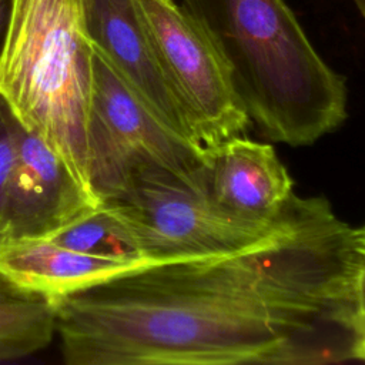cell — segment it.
Instances as JSON below:
<instances>
[{"mask_svg":"<svg viewBox=\"0 0 365 365\" xmlns=\"http://www.w3.org/2000/svg\"><path fill=\"white\" fill-rule=\"evenodd\" d=\"M349 227L308 197L278 235L232 254L150 262L56 301L68 365L327 361L325 327L345 312Z\"/></svg>","mask_w":365,"mask_h":365,"instance_id":"6da1fadb","label":"cell"},{"mask_svg":"<svg viewBox=\"0 0 365 365\" xmlns=\"http://www.w3.org/2000/svg\"><path fill=\"white\" fill-rule=\"evenodd\" d=\"M145 264L150 262L87 254L48 237L0 241V272L16 285L53 299Z\"/></svg>","mask_w":365,"mask_h":365,"instance_id":"30bf717a","label":"cell"},{"mask_svg":"<svg viewBox=\"0 0 365 365\" xmlns=\"http://www.w3.org/2000/svg\"><path fill=\"white\" fill-rule=\"evenodd\" d=\"M13 9H14V0H0V61L6 48V43L10 31Z\"/></svg>","mask_w":365,"mask_h":365,"instance_id":"9a60e30c","label":"cell"},{"mask_svg":"<svg viewBox=\"0 0 365 365\" xmlns=\"http://www.w3.org/2000/svg\"><path fill=\"white\" fill-rule=\"evenodd\" d=\"M48 238L64 247L98 257L150 262L138 254L127 228L106 204H100Z\"/></svg>","mask_w":365,"mask_h":365,"instance_id":"7c38bea8","label":"cell"},{"mask_svg":"<svg viewBox=\"0 0 365 365\" xmlns=\"http://www.w3.org/2000/svg\"><path fill=\"white\" fill-rule=\"evenodd\" d=\"M212 200L251 220L279 217L295 197L294 181L272 145L244 134L227 140L208 167Z\"/></svg>","mask_w":365,"mask_h":365,"instance_id":"9c48e42d","label":"cell"},{"mask_svg":"<svg viewBox=\"0 0 365 365\" xmlns=\"http://www.w3.org/2000/svg\"><path fill=\"white\" fill-rule=\"evenodd\" d=\"M86 147L88 188L100 204L118 197L144 164L208 185L202 155L164 127L96 50Z\"/></svg>","mask_w":365,"mask_h":365,"instance_id":"5b68a950","label":"cell"},{"mask_svg":"<svg viewBox=\"0 0 365 365\" xmlns=\"http://www.w3.org/2000/svg\"><path fill=\"white\" fill-rule=\"evenodd\" d=\"M307 198L295 194L274 220H251L218 205L208 185L191 184L171 171L144 164L124 191L101 204L121 220L138 254L150 261L232 254L285 231Z\"/></svg>","mask_w":365,"mask_h":365,"instance_id":"277c9868","label":"cell"},{"mask_svg":"<svg viewBox=\"0 0 365 365\" xmlns=\"http://www.w3.org/2000/svg\"><path fill=\"white\" fill-rule=\"evenodd\" d=\"M345 312L351 332L365 325V224L351 228L345 258Z\"/></svg>","mask_w":365,"mask_h":365,"instance_id":"4fadbf2b","label":"cell"},{"mask_svg":"<svg viewBox=\"0 0 365 365\" xmlns=\"http://www.w3.org/2000/svg\"><path fill=\"white\" fill-rule=\"evenodd\" d=\"M349 356L365 362V325L358 327L352 331L349 344Z\"/></svg>","mask_w":365,"mask_h":365,"instance_id":"2e32d148","label":"cell"},{"mask_svg":"<svg viewBox=\"0 0 365 365\" xmlns=\"http://www.w3.org/2000/svg\"><path fill=\"white\" fill-rule=\"evenodd\" d=\"M56 335V301L0 272V362L44 349Z\"/></svg>","mask_w":365,"mask_h":365,"instance_id":"8fae6325","label":"cell"},{"mask_svg":"<svg viewBox=\"0 0 365 365\" xmlns=\"http://www.w3.org/2000/svg\"><path fill=\"white\" fill-rule=\"evenodd\" d=\"M84 21L93 48L164 127L201 154L134 0H84Z\"/></svg>","mask_w":365,"mask_h":365,"instance_id":"ba28073f","label":"cell"},{"mask_svg":"<svg viewBox=\"0 0 365 365\" xmlns=\"http://www.w3.org/2000/svg\"><path fill=\"white\" fill-rule=\"evenodd\" d=\"M93 57L84 0H14L0 61V96L19 123L58 154L87 188Z\"/></svg>","mask_w":365,"mask_h":365,"instance_id":"3957f363","label":"cell"},{"mask_svg":"<svg viewBox=\"0 0 365 365\" xmlns=\"http://www.w3.org/2000/svg\"><path fill=\"white\" fill-rule=\"evenodd\" d=\"M98 205L61 157L19 123L0 211V241L48 237Z\"/></svg>","mask_w":365,"mask_h":365,"instance_id":"52a82bcc","label":"cell"},{"mask_svg":"<svg viewBox=\"0 0 365 365\" xmlns=\"http://www.w3.org/2000/svg\"><path fill=\"white\" fill-rule=\"evenodd\" d=\"M19 120L0 96V211L7 178L16 153V133Z\"/></svg>","mask_w":365,"mask_h":365,"instance_id":"5bb4252c","label":"cell"},{"mask_svg":"<svg viewBox=\"0 0 365 365\" xmlns=\"http://www.w3.org/2000/svg\"><path fill=\"white\" fill-rule=\"evenodd\" d=\"M167 78L208 163L251 120L237 91L231 66L205 27L174 0H134Z\"/></svg>","mask_w":365,"mask_h":365,"instance_id":"8992f818","label":"cell"},{"mask_svg":"<svg viewBox=\"0 0 365 365\" xmlns=\"http://www.w3.org/2000/svg\"><path fill=\"white\" fill-rule=\"evenodd\" d=\"M227 57L261 133L309 145L346 118L345 77L329 67L285 0H181Z\"/></svg>","mask_w":365,"mask_h":365,"instance_id":"7a4b0ae2","label":"cell"},{"mask_svg":"<svg viewBox=\"0 0 365 365\" xmlns=\"http://www.w3.org/2000/svg\"><path fill=\"white\" fill-rule=\"evenodd\" d=\"M351 1L355 6V9L359 13V16L362 17V20L365 21V0H351Z\"/></svg>","mask_w":365,"mask_h":365,"instance_id":"e0dca14e","label":"cell"}]
</instances>
